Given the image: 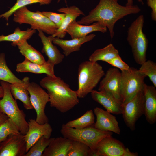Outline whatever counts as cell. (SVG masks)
Wrapping results in <instances>:
<instances>
[{"label":"cell","instance_id":"1","mask_svg":"<svg viewBox=\"0 0 156 156\" xmlns=\"http://www.w3.org/2000/svg\"><path fill=\"white\" fill-rule=\"evenodd\" d=\"M141 10L137 5L123 6L116 0H100L98 4L88 15L77 22L84 25L100 23L108 28L112 39L114 35V25L118 21L128 15L138 13Z\"/></svg>","mask_w":156,"mask_h":156},{"label":"cell","instance_id":"2","mask_svg":"<svg viewBox=\"0 0 156 156\" xmlns=\"http://www.w3.org/2000/svg\"><path fill=\"white\" fill-rule=\"evenodd\" d=\"M40 84L47 91L50 106L61 113L68 112L79 103L77 91L71 89L60 77L47 75L40 80Z\"/></svg>","mask_w":156,"mask_h":156},{"label":"cell","instance_id":"3","mask_svg":"<svg viewBox=\"0 0 156 156\" xmlns=\"http://www.w3.org/2000/svg\"><path fill=\"white\" fill-rule=\"evenodd\" d=\"M105 74L102 66L97 62L90 60L81 62L78 70L79 98H84L93 90Z\"/></svg>","mask_w":156,"mask_h":156},{"label":"cell","instance_id":"4","mask_svg":"<svg viewBox=\"0 0 156 156\" xmlns=\"http://www.w3.org/2000/svg\"><path fill=\"white\" fill-rule=\"evenodd\" d=\"M144 23L143 15H139L128 28L127 38L135 62L140 65L146 60L148 43L146 36L142 30Z\"/></svg>","mask_w":156,"mask_h":156},{"label":"cell","instance_id":"5","mask_svg":"<svg viewBox=\"0 0 156 156\" xmlns=\"http://www.w3.org/2000/svg\"><path fill=\"white\" fill-rule=\"evenodd\" d=\"M0 83L4 92L3 96L0 100V110L13 122L21 133L24 135L28 129L26 115L19 109L16 100L13 98L10 83L2 81H0Z\"/></svg>","mask_w":156,"mask_h":156},{"label":"cell","instance_id":"6","mask_svg":"<svg viewBox=\"0 0 156 156\" xmlns=\"http://www.w3.org/2000/svg\"><path fill=\"white\" fill-rule=\"evenodd\" d=\"M13 21L21 25L27 24L31 26L34 30H40L44 33L52 35L58 28L56 25L39 11L33 12L26 6L21 8L14 13Z\"/></svg>","mask_w":156,"mask_h":156},{"label":"cell","instance_id":"7","mask_svg":"<svg viewBox=\"0 0 156 156\" xmlns=\"http://www.w3.org/2000/svg\"><path fill=\"white\" fill-rule=\"evenodd\" d=\"M60 132L64 137L73 140L81 142L88 146L93 153L94 156L96 146L98 143L105 137L111 136L113 133L99 130L94 125L80 129L62 125Z\"/></svg>","mask_w":156,"mask_h":156},{"label":"cell","instance_id":"8","mask_svg":"<svg viewBox=\"0 0 156 156\" xmlns=\"http://www.w3.org/2000/svg\"><path fill=\"white\" fill-rule=\"evenodd\" d=\"M122 84L121 100L122 103L132 99L139 91L142 90L146 77L140 73L138 69L130 67L121 71Z\"/></svg>","mask_w":156,"mask_h":156},{"label":"cell","instance_id":"9","mask_svg":"<svg viewBox=\"0 0 156 156\" xmlns=\"http://www.w3.org/2000/svg\"><path fill=\"white\" fill-rule=\"evenodd\" d=\"M122 114L126 125L131 131L135 129V124L144 114V97L142 90L132 99L122 103Z\"/></svg>","mask_w":156,"mask_h":156},{"label":"cell","instance_id":"10","mask_svg":"<svg viewBox=\"0 0 156 156\" xmlns=\"http://www.w3.org/2000/svg\"><path fill=\"white\" fill-rule=\"evenodd\" d=\"M30 95V99L32 105L36 112V121L42 124L49 122V119L45 112L47 103L49 102V95L39 85L30 82L27 87Z\"/></svg>","mask_w":156,"mask_h":156},{"label":"cell","instance_id":"11","mask_svg":"<svg viewBox=\"0 0 156 156\" xmlns=\"http://www.w3.org/2000/svg\"><path fill=\"white\" fill-rule=\"evenodd\" d=\"M104 76L100 82L98 90L109 93L121 102V72L116 68H110Z\"/></svg>","mask_w":156,"mask_h":156},{"label":"cell","instance_id":"12","mask_svg":"<svg viewBox=\"0 0 156 156\" xmlns=\"http://www.w3.org/2000/svg\"><path fill=\"white\" fill-rule=\"evenodd\" d=\"M26 153L25 136L21 133L10 135L0 142V156H24Z\"/></svg>","mask_w":156,"mask_h":156},{"label":"cell","instance_id":"13","mask_svg":"<svg viewBox=\"0 0 156 156\" xmlns=\"http://www.w3.org/2000/svg\"><path fill=\"white\" fill-rule=\"evenodd\" d=\"M28 122V130L24 135L27 153L42 137L44 136L48 138H51L53 131L52 128L49 122L41 124L33 119H29Z\"/></svg>","mask_w":156,"mask_h":156},{"label":"cell","instance_id":"14","mask_svg":"<svg viewBox=\"0 0 156 156\" xmlns=\"http://www.w3.org/2000/svg\"><path fill=\"white\" fill-rule=\"evenodd\" d=\"M126 148L120 141L109 136L98 143L94 156H123Z\"/></svg>","mask_w":156,"mask_h":156},{"label":"cell","instance_id":"15","mask_svg":"<svg viewBox=\"0 0 156 156\" xmlns=\"http://www.w3.org/2000/svg\"><path fill=\"white\" fill-rule=\"evenodd\" d=\"M94 113L96 116V121L94 125L95 128L101 131L120 134L121 130L115 116L98 107L94 108Z\"/></svg>","mask_w":156,"mask_h":156},{"label":"cell","instance_id":"16","mask_svg":"<svg viewBox=\"0 0 156 156\" xmlns=\"http://www.w3.org/2000/svg\"><path fill=\"white\" fill-rule=\"evenodd\" d=\"M154 86L145 83L142 89L144 97V114L150 124L156 121V89Z\"/></svg>","mask_w":156,"mask_h":156},{"label":"cell","instance_id":"17","mask_svg":"<svg viewBox=\"0 0 156 156\" xmlns=\"http://www.w3.org/2000/svg\"><path fill=\"white\" fill-rule=\"evenodd\" d=\"M92 99L101 105L111 113L122 114V103L107 92L93 90L90 93Z\"/></svg>","mask_w":156,"mask_h":156},{"label":"cell","instance_id":"18","mask_svg":"<svg viewBox=\"0 0 156 156\" xmlns=\"http://www.w3.org/2000/svg\"><path fill=\"white\" fill-rule=\"evenodd\" d=\"M107 31V27L100 23L95 22L91 25H84L78 23L76 21L72 22L66 30V33L70 35L71 39L84 37L93 32L104 33Z\"/></svg>","mask_w":156,"mask_h":156},{"label":"cell","instance_id":"19","mask_svg":"<svg viewBox=\"0 0 156 156\" xmlns=\"http://www.w3.org/2000/svg\"><path fill=\"white\" fill-rule=\"evenodd\" d=\"M38 31V35L43 45L41 52L44 53L48 57L47 61L54 66L62 62L64 55L62 54L56 46L53 44L54 37L52 35L47 37L42 31Z\"/></svg>","mask_w":156,"mask_h":156},{"label":"cell","instance_id":"20","mask_svg":"<svg viewBox=\"0 0 156 156\" xmlns=\"http://www.w3.org/2000/svg\"><path fill=\"white\" fill-rule=\"evenodd\" d=\"M54 66L47 61L42 64L33 63L27 58L18 64L16 71L18 72H30L36 74H45L51 77L56 76L54 71Z\"/></svg>","mask_w":156,"mask_h":156},{"label":"cell","instance_id":"21","mask_svg":"<svg viewBox=\"0 0 156 156\" xmlns=\"http://www.w3.org/2000/svg\"><path fill=\"white\" fill-rule=\"evenodd\" d=\"M96 36L94 34H90L81 38L63 40L57 37L54 38L53 42L60 47L64 55L68 56L71 53L79 51L82 45L92 40Z\"/></svg>","mask_w":156,"mask_h":156},{"label":"cell","instance_id":"22","mask_svg":"<svg viewBox=\"0 0 156 156\" xmlns=\"http://www.w3.org/2000/svg\"><path fill=\"white\" fill-rule=\"evenodd\" d=\"M57 11L60 13H65L66 16L60 27L52 36L54 38L57 37L62 39L67 34L66 30L69 25L72 22L76 21L78 16L85 15L82 11L75 5L62 7L58 9Z\"/></svg>","mask_w":156,"mask_h":156},{"label":"cell","instance_id":"23","mask_svg":"<svg viewBox=\"0 0 156 156\" xmlns=\"http://www.w3.org/2000/svg\"><path fill=\"white\" fill-rule=\"evenodd\" d=\"M73 141L64 137L54 138L42 156H67Z\"/></svg>","mask_w":156,"mask_h":156},{"label":"cell","instance_id":"24","mask_svg":"<svg viewBox=\"0 0 156 156\" xmlns=\"http://www.w3.org/2000/svg\"><path fill=\"white\" fill-rule=\"evenodd\" d=\"M11 45L14 46H17L22 55L33 63L42 64L46 62L42 54L29 44L27 40L12 42Z\"/></svg>","mask_w":156,"mask_h":156},{"label":"cell","instance_id":"25","mask_svg":"<svg viewBox=\"0 0 156 156\" xmlns=\"http://www.w3.org/2000/svg\"><path fill=\"white\" fill-rule=\"evenodd\" d=\"M29 77L23 83L10 84L11 94L16 100L18 99L23 104L24 107L27 110L34 109L31 102L27 87L30 83Z\"/></svg>","mask_w":156,"mask_h":156},{"label":"cell","instance_id":"26","mask_svg":"<svg viewBox=\"0 0 156 156\" xmlns=\"http://www.w3.org/2000/svg\"><path fill=\"white\" fill-rule=\"evenodd\" d=\"M29 78L24 77L22 80L17 77L8 67L4 53L0 54V80L4 81L10 84L23 83Z\"/></svg>","mask_w":156,"mask_h":156},{"label":"cell","instance_id":"27","mask_svg":"<svg viewBox=\"0 0 156 156\" xmlns=\"http://www.w3.org/2000/svg\"><path fill=\"white\" fill-rule=\"evenodd\" d=\"M119 55L118 50L110 43L102 49L95 50L90 56L89 60L93 62L102 61L107 62Z\"/></svg>","mask_w":156,"mask_h":156},{"label":"cell","instance_id":"28","mask_svg":"<svg viewBox=\"0 0 156 156\" xmlns=\"http://www.w3.org/2000/svg\"><path fill=\"white\" fill-rule=\"evenodd\" d=\"M94 120V112L92 110H90L87 111L81 117L69 121L64 125L67 127L80 129L93 125Z\"/></svg>","mask_w":156,"mask_h":156},{"label":"cell","instance_id":"29","mask_svg":"<svg viewBox=\"0 0 156 156\" xmlns=\"http://www.w3.org/2000/svg\"><path fill=\"white\" fill-rule=\"evenodd\" d=\"M36 32V30L31 28H27L25 31H22L19 27H17L12 34L6 36L0 35V42L10 41L15 42L22 40H27L30 39Z\"/></svg>","mask_w":156,"mask_h":156},{"label":"cell","instance_id":"30","mask_svg":"<svg viewBox=\"0 0 156 156\" xmlns=\"http://www.w3.org/2000/svg\"><path fill=\"white\" fill-rule=\"evenodd\" d=\"M52 0H16V3L6 12L0 15V18H5L7 21V25H8V21L10 17L18 9L26 5L39 3L40 5H48Z\"/></svg>","mask_w":156,"mask_h":156},{"label":"cell","instance_id":"31","mask_svg":"<svg viewBox=\"0 0 156 156\" xmlns=\"http://www.w3.org/2000/svg\"><path fill=\"white\" fill-rule=\"evenodd\" d=\"M53 138L42 137L31 147L24 156H42L45 150Z\"/></svg>","mask_w":156,"mask_h":156},{"label":"cell","instance_id":"32","mask_svg":"<svg viewBox=\"0 0 156 156\" xmlns=\"http://www.w3.org/2000/svg\"><path fill=\"white\" fill-rule=\"evenodd\" d=\"M93 155L91 150L87 145L81 142L73 140L67 156H93Z\"/></svg>","mask_w":156,"mask_h":156},{"label":"cell","instance_id":"33","mask_svg":"<svg viewBox=\"0 0 156 156\" xmlns=\"http://www.w3.org/2000/svg\"><path fill=\"white\" fill-rule=\"evenodd\" d=\"M20 133L14 123L8 118L0 125V142L10 135Z\"/></svg>","mask_w":156,"mask_h":156},{"label":"cell","instance_id":"34","mask_svg":"<svg viewBox=\"0 0 156 156\" xmlns=\"http://www.w3.org/2000/svg\"><path fill=\"white\" fill-rule=\"evenodd\" d=\"M139 72L146 77H148L153 86L156 87V63L148 60L141 65Z\"/></svg>","mask_w":156,"mask_h":156},{"label":"cell","instance_id":"35","mask_svg":"<svg viewBox=\"0 0 156 156\" xmlns=\"http://www.w3.org/2000/svg\"><path fill=\"white\" fill-rule=\"evenodd\" d=\"M42 12L56 25L58 29L61 26L66 16L64 13H58L49 11H43Z\"/></svg>","mask_w":156,"mask_h":156},{"label":"cell","instance_id":"36","mask_svg":"<svg viewBox=\"0 0 156 156\" xmlns=\"http://www.w3.org/2000/svg\"><path fill=\"white\" fill-rule=\"evenodd\" d=\"M107 62L112 66L120 69L121 71L127 70L130 67L122 60L119 55L108 61Z\"/></svg>","mask_w":156,"mask_h":156},{"label":"cell","instance_id":"37","mask_svg":"<svg viewBox=\"0 0 156 156\" xmlns=\"http://www.w3.org/2000/svg\"><path fill=\"white\" fill-rule=\"evenodd\" d=\"M147 4L151 8V16L152 20H156V0H147Z\"/></svg>","mask_w":156,"mask_h":156},{"label":"cell","instance_id":"38","mask_svg":"<svg viewBox=\"0 0 156 156\" xmlns=\"http://www.w3.org/2000/svg\"><path fill=\"white\" fill-rule=\"evenodd\" d=\"M138 154L137 152H131L128 148H126L123 156H138Z\"/></svg>","mask_w":156,"mask_h":156},{"label":"cell","instance_id":"39","mask_svg":"<svg viewBox=\"0 0 156 156\" xmlns=\"http://www.w3.org/2000/svg\"><path fill=\"white\" fill-rule=\"evenodd\" d=\"M8 118L6 115L0 110V125Z\"/></svg>","mask_w":156,"mask_h":156},{"label":"cell","instance_id":"40","mask_svg":"<svg viewBox=\"0 0 156 156\" xmlns=\"http://www.w3.org/2000/svg\"><path fill=\"white\" fill-rule=\"evenodd\" d=\"M118 1V0H116ZM140 3L142 4L143 5L144 3L142 0H137ZM133 5V0H127V3L125 6H131Z\"/></svg>","mask_w":156,"mask_h":156},{"label":"cell","instance_id":"41","mask_svg":"<svg viewBox=\"0 0 156 156\" xmlns=\"http://www.w3.org/2000/svg\"><path fill=\"white\" fill-rule=\"evenodd\" d=\"M4 92L3 88L1 85L0 86V99L3 96Z\"/></svg>","mask_w":156,"mask_h":156},{"label":"cell","instance_id":"42","mask_svg":"<svg viewBox=\"0 0 156 156\" xmlns=\"http://www.w3.org/2000/svg\"><path fill=\"white\" fill-rule=\"evenodd\" d=\"M60 0H57V3H59L60 2ZM64 2H65V3L66 4H67V0H64Z\"/></svg>","mask_w":156,"mask_h":156}]
</instances>
